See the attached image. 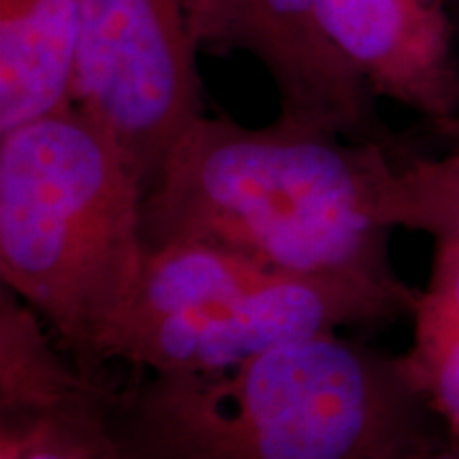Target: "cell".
<instances>
[{"label": "cell", "instance_id": "4", "mask_svg": "<svg viewBox=\"0 0 459 459\" xmlns=\"http://www.w3.org/2000/svg\"><path fill=\"white\" fill-rule=\"evenodd\" d=\"M417 294L404 281L290 273L215 245L170 243L147 249L99 359L160 375L223 370L341 325L411 315Z\"/></svg>", "mask_w": 459, "mask_h": 459}, {"label": "cell", "instance_id": "12", "mask_svg": "<svg viewBox=\"0 0 459 459\" xmlns=\"http://www.w3.org/2000/svg\"><path fill=\"white\" fill-rule=\"evenodd\" d=\"M398 459H459V445L451 443V440H445V443L409 453V455H402Z\"/></svg>", "mask_w": 459, "mask_h": 459}, {"label": "cell", "instance_id": "11", "mask_svg": "<svg viewBox=\"0 0 459 459\" xmlns=\"http://www.w3.org/2000/svg\"><path fill=\"white\" fill-rule=\"evenodd\" d=\"M375 213L389 230H417L459 247V145L443 158L394 153L378 177Z\"/></svg>", "mask_w": 459, "mask_h": 459}, {"label": "cell", "instance_id": "5", "mask_svg": "<svg viewBox=\"0 0 459 459\" xmlns=\"http://www.w3.org/2000/svg\"><path fill=\"white\" fill-rule=\"evenodd\" d=\"M194 0H82L73 105L99 122L145 187L204 115Z\"/></svg>", "mask_w": 459, "mask_h": 459}, {"label": "cell", "instance_id": "3", "mask_svg": "<svg viewBox=\"0 0 459 459\" xmlns=\"http://www.w3.org/2000/svg\"><path fill=\"white\" fill-rule=\"evenodd\" d=\"M145 187L79 107L0 134V273L88 372L139 283Z\"/></svg>", "mask_w": 459, "mask_h": 459}, {"label": "cell", "instance_id": "7", "mask_svg": "<svg viewBox=\"0 0 459 459\" xmlns=\"http://www.w3.org/2000/svg\"><path fill=\"white\" fill-rule=\"evenodd\" d=\"M332 45L377 99L445 132L459 117V60L451 0H319Z\"/></svg>", "mask_w": 459, "mask_h": 459}, {"label": "cell", "instance_id": "1", "mask_svg": "<svg viewBox=\"0 0 459 459\" xmlns=\"http://www.w3.org/2000/svg\"><path fill=\"white\" fill-rule=\"evenodd\" d=\"M107 406L124 459H398L449 440L400 355L336 332L223 370L153 372Z\"/></svg>", "mask_w": 459, "mask_h": 459}, {"label": "cell", "instance_id": "14", "mask_svg": "<svg viewBox=\"0 0 459 459\" xmlns=\"http://www.w3.org/2000/svg\"><path fill=\"white\" fill-rule=\"evenodd\" d=\"M451 4H453V0H451Z\"/></svg>", "mask_w": 459, "mask_h": 459}, {"label": "cell", "instance_id": "10", "mask_svg": "<svg viewBox=\"0 0 459 459\" xmlns=\"http://www.w3.org/2000/svg\"><path fill=\"white\" fill-rule=\"evenodd\" d=\"M107 395L90 377H68L34 404L4 411L3 459H124Z\"/></svg>", "mask_w": 459, "mask_h": 459}, {"label": "cell", "instance_id": "6", "mask_svg": "<svg viewBox=\"0 0 459 459\" xmlns=\"http://www.w3.org/2000/svg\"><path fill=\"white\" fill-rule=\"evenodd\" d=\"M203 48L240 49L271 73L281 117L349 141L394 147L364 79L341 56L319 17V0H194Z\"/></svg>", "mask_w": 459, "mask_h": 459}, {"label": "cell", "instance_id": "2", "mask_svg": "<svg viewBox=\"0 0 459 459\" xmlns=\"http://www.w3.org/2000/svg\"><path fill=\"white\" fill-rule=\"evenodd\" d=\"M394 153L281 115L264 128L203 115L145 196V245L206 243L279 271L398 283L375 213Z\"/></svg>", "mask_w": 459, "mask_h": 459}, {"label": "cell", "instance_id": "9", "mask_svg": "<svg viewBox=\"0 0 459 459\" xmlns=\"http://www.w3.org/2000/svg\"><path fill=\"white\" fill-rule=\"evenodd\" d=\"M412 344L400 355L415 392L459 445V247L436 243L432 271L411 313Z\"/></svg>", "mask_w": 459, "mask_h": 459}, {"label": "cell", "instance_id": "8", "mask_svg": "<svg viewBox=\"0 0 459 459\" xmlns=\"http://www.w3.org/2000/svg\"><path fill=\"white\" fill-rule=\"evenodd\" d=\"M82 0H0V134L73 105Z\"/></svg>", "mask_w": 459, "mask_h": 459}, {"label": "cell", "instance_id": "13", "mask_svg": "<svg viewBox=\"0 0 459 459\" xmlns=\"http://www.w3.org/2000/svg\"><path fill=\"white\" fill-rule=\"evenodd\" d=\"M440 136H445L446 141H451V145H459V117L445 132H440Z\"/></svg>", "mask_w": 459, "mask_h": 459}]
</instances>
